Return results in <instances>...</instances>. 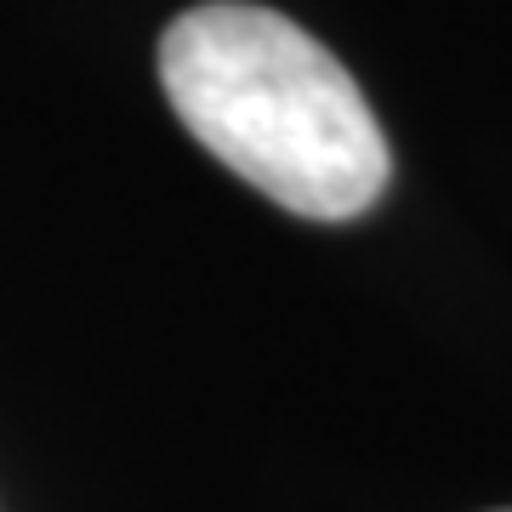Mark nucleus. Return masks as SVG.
<instances>
[{
  "instance_id": "1",
  "label": "nucleus",
  "mask_w": 512,
  "mask_h": 512,
  "mask_svg": "<svg viewBox=\"0 0 512 512\" xmlns=\"http://www.w3.org/2000/svg\"><path fill=\"white\" fill-rule=\"evenodd\" d=\"M160 80L194 143L296 217L348 222L393 177L359 80L285 12L194 6L165 29Z\"/></svg>"
}]
</instances>
